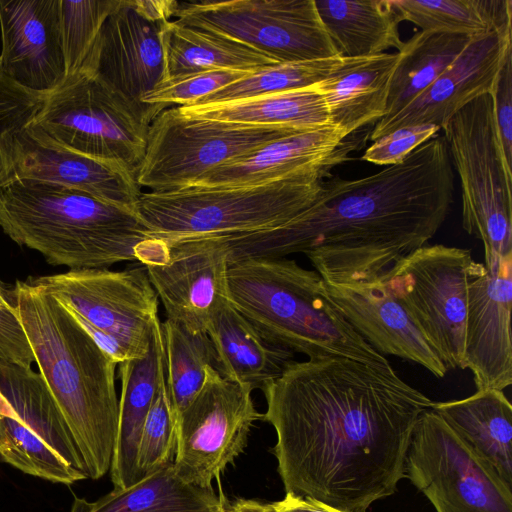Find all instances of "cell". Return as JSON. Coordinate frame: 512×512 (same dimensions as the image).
I'll return each mask as SVG.
<instances>
[{"instance_id": "14", "label": "cell", "mask_w": 512, "mask_h": 512, "mask_svg": "<svg viewBox=\"0 0 512 512\" xmlns=\"http://www.w3.org/2000/svg\"><path fill=\"white\" fill-rule=\"evenodd\" d=\"M252 391L207 367L201 391L177 416L173 468L181 480L212 489V482L244 451L252 426L263 420Z\"/></svg>"}, {"instance_id": "35", "label": "cell", "mask_w": 512, "mask_h": 512, "mask_svg": "<svg viewBox=\"0 0 512 512\" xmlns=\"http://www.w3.org/2000/svg\"><path fill=\"white\" fill-rule=\"evenodd\" d=\"M340 60V56H335L311 61L278 63L257 70L192 105L238 101L314 86L326 79Z\"/></svg>"}, {"instance_id": "15", "label": "cell", "mask_w": 512, "mask_h": 512, "mask_svg": "<svg viewBox=\"0 0 512 512\" xmlns=\"http://www.w3.org/2000/svg\"><path fill=\"white\" fill-rule=\"evenodd\" d=\"M27 281L118 339L134 359L148 352L153 329L160 320L159 299L144 266L123 271L68 270Z\"/></svg>"}, {"instance_id": "16", "label": "cell", "mask_w": 512, "mask_h": 512, "mask_svg": "<svg viewBox=\"0 0 512 512\" xmlns=\"http://www.w3.org/2000/svg\"><path fill=\"white\" fill-rule=\"evenodd\" d=\"M167 319L192 332L206 328L228 300V251L221 237L163 240L148 236L136 251Z\"/></svg>"}, {"instance_id": "18", "label": "cell", "mask_w": 512, "mask_h": 512, "mask_svg": "<svg viewBox=\"0 0 512 512\" xmlns=\"http://www.w3.org/2000/svg\"><path fill=\"white\" fill-rule=\"evenodd\" d=\"M19 180L81 191L134 213L142 194L125 167L69 150L31 124L0 139V186Z\"/></svg>"}, {"instance_id": "1", "label": "cell", "mask_w": 512, "mask_h": 512, "mask_svg": "<svg viewBox=\"0 0 512 512\" xmlns=\"http://www.w3.org/2000/svg\"><path fill=\"white\" fill-rule=\"evenodd\" d=\"M261 390L285 493L342 512L396 492L416 423L434 403L390 364L342 356L294 360Z\"/></svg>"}, {"instance_id": "2", "label": "cell", "mask_w": 512, "mask_h": 512, "mask_svg": "<svg viewBox=\"0 0 512 512\" xmlns=\"http://www.w3.org/2000/svg\"><path fill=\"white\" fill-rule=\"evenodd\" d=\"M453 191L447 145L436 135L370 176L324 179L315 202L281 225L221 238L229 266L302 253L325 282H372L433 238Z\"/></svg>"}, {"instance_id": "3", "label": "cell", "mask_w": 512, "mask_h": 512, "mask_svg": "<svg viewBox=\"0 0 512 512\" xmlns=\"http://www.w3.org/2000/svg\"><path fill=\"white\" fill-rule=\"evenodd\" d=\"M12 303L44 378L84 461L89 479L110 470L117 434V363L40 286L16 281Z\"/></svg>"}, {"instance_id": "10", "label": "cell", "mask_w": 512, "mask_h": 512, "mask_svg": "<svg viewBox=\"0 0 512 512\" xmlns=\"http://www.w3.org/2000/svg\"><path fill=\"white\" fill-rule=\"evenodd\" d=\"M31 125L59 145L136 175L149 126L98 79L79 71L45 95Z\"/></svg>"}, {"instance_id": "40", "label": "cell", "mask_w": 512, "mask_h": 512, "mask_svg": "<svg viewBox=\"0 0 512 512\" xmlns=\"http://www.w3.org/2000/svg\"><path fill=\"white\" fill-rule=\"evenodd\" d=\"M439 130L438 126L430 124L396 129L374 141L361 159L376 165L400 164Z\"/></svg>"}, {"instance_id": "39", "label": "cell", "mask_w": 512, "mask_h": 512, "mask_svg": "<svg viewBox=\"0 0 512 512\" xmlns=\"http://www.w3.org/2000/svg\"><path fill=\"white\" fill-rule=\"evenodd\" d=\"M44 97L17 84L0 65V139L7 133L29 126Z\"/></svg>"}, {"instance_id": "11", "label": "cell", "mask_w": 512, "mask_h": 512, "mask_svg": "<svg viewBox=\"0 0 512 512\" xmlns=\"http://www.w3.org/2000/svg\"><path fill=\"white\" fill-rule=\"evenodd\" d=\"M0 392L17 414L0 416V462L52 483L72 485L88 479L78 447L39 372L0 361Z\"/></svg>"}, {"instance_id": "41", "label": "cell", "mask_w": 512, "mask_h": 512, "mask_svg": "<svg viewBox=\"0 0 512 512\" xmlns=\"http://www.w3.org/2000/svg\"><path fill=\"white\" fill-rule=\"evenodd\" d=\"M0 361L31 367L34 355L11 299L0 280Z\"/></svg>"}, {"instance_id": "23", "label": "cell", "mask_w": 512, "mask_h": 512, "mask_svg": "<svg viewBox=\"0 0 512 512\" xmlns=\"http://www.w3.org/2000/svg\"><path fill=\"white\" fill-rule=\"evenodd\" d=\"M354 145L350 136L332 125L289 134L208 172L192 186H252L303 172H331L348 159Z\"/></svg>"}, {"instance_id": "33", "label": "cell", "mask_w": 512, "mask_h": 512, "mask_svg": "<svg viewBox=\"0 0 512 512\" xmlns=\"http://www.w3.org/2000/svg\"><path fill=\"white\" fill-rule=\"evenodd\" d=\"M403 21L424 31L472 37L512 33L511 0H393Z\"/></svg>"}, {"instance_id": "28", "label": "cell", "mask_w": 512, "mask_h": 512, "mask_svg": "<svg viewBox=\"0 0 512 512\" xmlns=\"http://www.w3.org/2000/svg\"><path fill=\"white\" fill-rule=\"evenodd\" d=\"M318 15L340 57H365L398 51L400 12L393 0H315Z\"/></svg>"}, {"instance_id": "36", "label": "cell", "mask_w": 512, "mask_h": 512, "mask_svg": "<svg viewBox=\"0 0 512 512\" xmlns=\"http://www.w3.org/2000/svg\"><path fill=\"white\" fill-rule=\"evenodd\" d=\"M119 0H60V30L67 76L79 72Z\"/></svg>"}, {"instance_id": "5", "label": "cell", "mask_w": 512, "mask_h": 512, "mask_svg": "<svg viewBox=\"0 0 512 512\" xmlns=\"http://www.w3.org/2000/svg\"><path fill=\"white\" fill-rule=\"evenodd\" d=\"M228 300L268 343L308 359L390 364L328 302L323 279L289 258L248 260L227 273Z\"/></svg>"}, {"instance_id": "6", "label": "cell", "mask_w": 512, "mask_h": 512, "mask_svg": "<svg viewBox=\"0 0 512 512\" xmlns=\"http://www.w3.org/2000/svg\"><path fill=\"white\" fill-rule=\"evenodd\" d=\"M330 176L310 171L252 186L142 192L136 214L149 236L163 240L244 234L281 225L309 208Z\"/></svg>"}, {"instance_id": "7", "label": "cell", "mask_w": 512, "mask_h": 512, "mask_svg": "<svg viewBox=\"0 0 512 512\" xmlns=\"http://www.w3.org/2000/svg\"><path fill=\"white\" fill-rule=\"evenodd\" d=\"M461 183L462 226L484 247L492 273L512 256V170L504 160L491 93L456 112L441 128Z\"/></svg>"}, {"instance_id": "9", "label": "cell", "mask_w": 512, "mask_h": 512, "mask_svg": "<svg viewBox=\"0 0 512 512\" xmlns=\"http://www.w3.org/2000/svg\"><path fill=\"white\" fill-rule=\"evenodd\" d=\"M293 133L297 132L191 116L177 106L166 108L149 126L136 181L149 192L189 187L208 172Z\"/></svg>"}, {"instance_id": "44", "label": "cell", "mask_w": 512, "mask_h": 512, "mask_svg": "<svg viewBox=\"0 0 512 512\" xmlns=\"http://www.w3.org/2000/svg\"><path fill=\"white\" fill-rule=\"evenodd\" d=\"M234 512H278L272 503H264L251 499H238L231 504Z\"/></svg>"}, {"instance_id": "45", "label": "cell", "mask_w": 512, "mask_h": 512, "mask_svg": "<svg viewBox=\"0 0 512 512\" xmlns=\"http://www.w3.org/2000/svg\"><path fill=\"white\" fill-rule=\"evenodd\" d=\"M222 512H234L231 504H228Z\"/></svg>"}, {"instance_id": "31", "label": "cell", "mask_w": 512, "mask_h": 512, "mask_svg": "<svg viewBox=\"0 0 512 512\" xmlns=\"http://www.w3.org/2000/svg\"><path fill=\"white\" fill-rule=\"evenodd\" d=\"M163 44L166 80L218 69L254 72L278 64L239 41L174 19L164 25Z\"/></svg>"}, {"instance_id": "29", "label": "cell", "mask_w": 512, "mask_h": 512, "mask_svg": "<svg viewBox=\"0 0 512 512\" xmlns=\"http://www.w3.org/2000/svg\"><path fill=\"white\" fill-rule=\"evenodd\" d=\"M227 505L223 495L213 489L181 480L170 463L96 501L75 496L70 512H222Z\"/></svg>"}, {"instance_id": "42", "label": "cell", "mask_w": 512, "mask_h": 512, "mask_svg": "<svg viewBox=\"0 0 512 512\" xmlns=\"http://www.w3.org/2000/svg\"><path fill=\"white\" fill-rule=\"evenodd\" d=\"M491 96L501 151L506 165L512 170V47L497 73Z\"/></svg>"}, {"instance_id": "25", "label": "cell", "mask_w": 512, "mask_h": 512, "mask_svg": "<svg viewBox=\"0 0 512 512\" xmlns=\"http://www.w3.org/2000/svg\"><path fill=\"white\" fill-rule=\"evenodd\" d=\"M397 61V52L341 57L333 72L315 85L326 101L330 125L350 136L383 118Z\"/></svg>"}, {"instance_id": "19", "label": "cell", "mask_w": 512, "mask_h": 512, "mask_svg": "<svg viewBox=\"0 0 512 512\" xmlns=\"http://www.w3.org/2000/svg\"><path fill=\"white\" fill-rule=\"evenodd\" d=\"M512 256L490 273L479 263L468 287L465 347L461 369L473 373L477 391L512 383Z\"/></svg>"}, {"instance_id": "30", "label": "cell", "mask_w": 512, "mask_h": 512, "mask_svg": "<svg viewBox=\"0 0 512 512\" xmlns=\"http://www.w3.org/2000/svg\"><path fill=\"white\" fill-rule=\"evenodd\" d=\"M177 108L191 116L296 132L330 125L326 101L315 85L238 101Z\"/></svg>"}, {"instance_id": "20", "label": "cell", "mask_w": 512, "mask_h": 512, "mask_svg": "<svg viewBox=\"0 0 512 512\" xmlns=\"http://www.w3.org/2000/svg\"><path fill=\"white\" fill-rule=\"evenodd\" d=\"M0 30V65L13 81L42 95L65 81L60 0H0Z\"/></svg>"}, {"instance_id": "37", "label": "cell", "mask_w": 512, "mask_h": 512, "mask_svg": "<svg viewBox=\"0 0 512 512\" xmlns=\"http://www.w3.org/2000/svg\"><path fill=\"white\" fill-rule=\"evenodd\" d=\"M177 447V416L171 406L166 377L146 417L137 453L138 481L173 463Z\"/></svg>"}, {"instance_id": "13", "label": "cell", "mask_w": 512, "mask_h": 512, "mask_svg": "<svg viewBox=\"0 0 512 512\" xmlns=\"http://www.w3.org/2000/svg\"><path fill=\"white\" fill-rule=\"evenodd\" d=\"M405 470L436 512H512V486L431 408L416 423Z\"/></svg>"}, {"instance_id": "26", "label": "cell", "mask_w": 512, "mask_h": 512, "mask_svg": "<svg viewBox=\"0 0 512 512\" xmlns=\"http://www.w3.org/2000/svg\"><path fill=\"white\" fill-rule=\"evenodd\" d=\"M206 332L217 353L219 373L253 390L278 378L294 361L292 351L264 340L229 300L214 313Z\"/></svg>"}, {"instance_id": "43", "label": "cell", "mask_w": 512, "mask_h": 512, "mask_svg": "<svg viewBox=\"0 0 512 512\" xmlns=\"http://www.w3.org/2000/svg\"><path fill=\"white\" fill-rule=\"evenodd\" d=\"M273 504L278 512H342L315 500L288 493L282 500Z\"/></svg>"}, {"instance_id": "17", "label": "cell", "mask_w": 512, "mask_h": 512, "mask_svg": "<svg viewBox=\"0 0 512 512\" xmlns=\"http://www.w3.org/2000/svg\"><path fill=\"white\" fill-rule=\"evenodd\" d=\"M166 22L148 17L137 0H119L80 70L98 79L148 126L168 108L142 101L167 79L163 44Z\"/></svg>"}, {"instance_id": "12", "label": "cell", "mask_w": 512, "mask_h": 512, "mask_svg": "<svg viewBox=\"0 0 512 512\" xmlns=\"http://www.w3.org/2000/svg\"><path fill=\"white\" fill-rule=\"evenodd\" d=\"M174 18L239 41L278 63L339 56L315 0L178 2Z\"/></svg>"}, {"instance_id": "27", "label": "cell", "mask_w": 512, "mask_h": 512, "mask_svg": "<svg viewBox=\"0 0 512 512\" xmlns=\"http://www.w3.org/2000/svg\"><path fill=\"white\" fill-rule=\"evenodd\" d=\"M431 409L512 486V406L503 391H476Z\"/></svg>"}, {"instance_id": "8", "label": "cell", "mask_w": 512, "mask_h": 512, "mask_svg": "<svg viewBox=\"0 0 512 512\" xmlns=\"http://www.w3.org/2000/svg\"><path fill=\"white\" fill-rule=\"evenodd\" d=\"M478 265L469 249L424 245L379 279L447 371L462 367L468 287Z\"/></svg>"}, {"instance_id": "34", "label": "cell", "mask_w": 512, "mask_h": 512, "mask_svg": "<svg viewBox=\"0 0 512 512\" xmlns=\"http://www.w3.org/2000/svg\"><path fill=\"white\" fill-rule=\"evenodd\" d=\"M161 328L167 390L171 406L178 416L201 391L207 367L219 372V362L207 332H192L167 318L161 323Z\"/></svg>"}, {"instance_id": "22", "label": "cell", "mask_w": 512, "mask_h": 512, "mask_svg": "<svg viewBox=\"0 0 512 512\" xmlns=\"http://www.w3.org/2000/svg\"><path fill=\"white\" fill-rule=\"evenodd\" d=\"M323 293L378 354L414 362L437 378L448 372L381 280L355 284L323 280Z\"/></svg>"}, {"instance_id": "21", "label": "cell", "mask_w": 512, "mask_h": 512, "mask_svg": "<svg viewBox=\"0 0 512 512\" xmlns=\"http://www.w3.org/2000/svg\"><path fill=\"white\" fill-rule=\"evenodd\" d=\"M512 33L490 32L475 36L455 61L417 98L392 118L379 120L370 140L408 126L436 125L440 129L475 98L491 93Z\"/></svg>"}, {"instance_id": "24", "label": "cell", "mask_w": 512, "mask_h": 512, "mask_svg": "<svg viewBox=\"0 0 512 512\" xmlns=\"http://www.w3.org/2000/svg\"><path fill=\"white\" fill-rule=\"evenodd\" d=\"M121 395L117 434L110 466L114 488L138 482L137 453L142 429L161 381L166 377L161 322L152 333L148 352L119 364Z\"/></svg>"}, {"instance_id": "38", "label": "cell", "mask_w": 512, "mask_h": 512, "mask_svg": "<svg viewBox=\"0 0 512 512\" xmlns=\"http://www.w3.org/2000/svg\"><path fill=\"white\" fill-rule=\"evenodd\" d=\"M251 73L253 72L218 69L168 79L144 95L142 101L166 107L173 104L190 106Z\"/></svg>"}, {"instance_id": "4", "label": "cell", "mask_w": 512, "mask_h": 512, "mask_svg": "<svg viewBox=\"0 0 512 512\" xmlns=\"http://www.w3.org/2000/svg\"><path fill=\"white\" fill-rule=\"evenodd\" d=\"M0 228L19 246L69 270L137 261V247L149 236L132 211L31 180L0 186Z\"/></svg>"}, {"instance_id": "32", "label": "cell", "mask_w": 512, "mask_h": 512, "mask_svg": "<svg viewBox=\"0 0 512 512\" xmlns=\"http://www.w3.org/2000/svg\"><path fill=\"white\" fill-rule=\"evenodd\" d=\"M472 36L443 31H420L397 52L386 114L381 121L398 114L431 85L461 54Z\"/></svg>"}]
</instances>
